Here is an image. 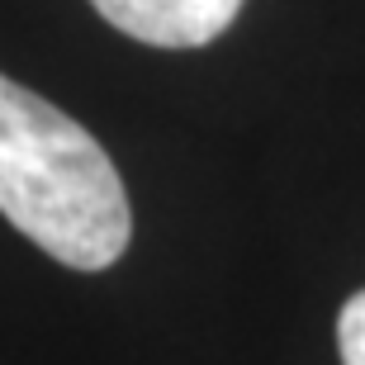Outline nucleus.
Segmentation results:
<instances>
[{"label": "nucleus", "instance_id": "1", "mask_svg": "<svg viewBox=\"0 0 365 365\" xmlns=\"http://www.w3.org/2000/svg\"><path fill=\"white\" fill-rule=\"evenodd\" d=\"M0 214L71 271H105L133 237L109 152L29 86L0 71Z\"/></svg>", "mask_w": 365, "mask_h": 365}, {"label": "nucleus", "instance_id": "2", "mask_svg": "<svg viewBox=\"0 0 365 365\" xmlns=\"http://www.w3.org/2000/svg\"><path fill=\"white\" fill-rule=\"evenodd\" d=\"M109 24L152 48H204L237 19L242 0H91Z\"/></svg>", "mask_w": 365, "mask_h": 365}, {"label": "nucleus", "instance_id": "3", "mask_svg": "<svg viewBox=\"0 0 365 365\" xmlns=\"http://www.w3.org/2000/svg\"><path fill=\"white\" fill-rule=\"evenodd\" d=\"M337 351L341 365H365V289L346 299V309L337 318Z\"/></svg>", "mask_w": 365, "mask_h": 365}]
</instances>
